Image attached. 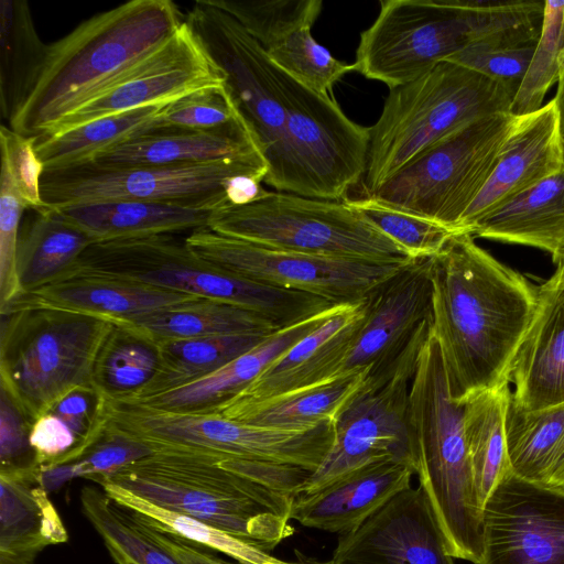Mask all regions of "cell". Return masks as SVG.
<instances>
[{"mask_svg": "<svg viewBox=\"0 0 564 564\" xmlns=\"http://www.w3.org/2000/svg\"><path fill=\"white\" fill-rule=\"evenodd\" d=\"M269 335L246 333L160 343L155 375L135 398L129 400L159 395L202 379L249 351Z\"/></svg>", "mask_w": 564, "mask_h": 564, "instance_id": "obj_37", "label": "cell"}, {"mask_svg": "<svg viewBox=\"0 0 564 564\" xmlns=\"http://www.w3.org/2000/svg\"><path fill=\"white\" fill-rule=\"evenodd\" d=\"M36 137H25L1 124V164L6 165L14 187L28 209L44 207L40 181L44 166L35 150Z\"/></svg>", "mask_w": 564, "mask_h": 564, "instance_id": "obj_48", "label": "cell"}, {"mask_svg": "<svg viewBox=\"0 0 564 564\" xmlns=\"http://www.w3.org/2000/svg\"><path fill=\"white\" fill-rule=\"evenodd\" d=\"M33 423L0 389V470L39 466L30 443Z\"/></svg>", "mask_w": 564, "mask_h": 564, "instance_id": "obj_50", "label": "cell"}, {"mask_svg": "<svg viewBox=\"0 0 564 564\" xmlns=\"http://www.w3.org/2000/svg\"><path fill=\"white\" fill-rule=\"evenodd\" d=\"M411 465L454 558L481 560V507L474 487L464 406L449 394L438 344L431 333L416 360L406 413Z\"/></svg>", "mask_w": 564, "mask_h": 564, "instance_id": "obj_4", "label": "cell"}, {"mask_svg": "<svg viewBox=\"0 0 564 564\" xmlns=\"http://www.w3.org/2000/svg\"><path fill=\"white\" fill-rule=\"evenodd\" d=\"M118 506L144 525L234 558L238 564H300L285 562L210 523L148 501L115 484H98Z\"/></svg>", "mask_w": 564, "mask_h": 564, "instance_id": "obj_38", "label": "cell"}, {"mask_svg": "<svg viewBox=\"0 0 564 564\" xmlns=\"http://www.w3.org/2000/svg\"><path fill=\"white\" fill-rule=\"evenodd\" d=\"M346 202L380 231L397 242L411 260L437 254L459 231L440 223L390 207L372 196Z\"/></svg>", "mask_w": 564, "mask_h": 564, "instance_id": "obj_44", "label": "cell"}, {"mask_svg": "<svg viewBox=\"0 0 564 564\" xmlns=\"http://www.w3.org/2000/svg\"><path fill=\"white\" fill-rule=\"evenodd\" d=\"M289 119L264 183L278 192L343 200L364 177L369 128L350 120L329 96L288 75Z\"/></svg>", "mask_w": 564, "mask_h": 564, "instance_id": "obj_13", "label": "cell"}, {"mask_svg": "<svg viewBox=\"0 0 564 564\" xmlns=\"http://www.w3.org/2000/svg\"><path fill=\"white\" fill-rule=\"evenodd\" d=\"M48 52L24 0L0 1V112L10 122L23 107L44 68Z\"/></svg>", "mask_w": 564, "mask_h": 564, "instance_id": "obj_35", "label": "cell"}, {"mask_svg": "<svg viewBox=\"0 0 564 564\" xmlns=\"http://www.w3.org/2000/svg\"><path fill=\"white\" fill-rule=\"evenodd\" d=\"M510 398V388L505 386L475 392L462 402L474 487L481 509L510 470L505 427Z\"/></svg>", "mask_w": 564, "mask_h": 564, "instance_id": "obj_36", "label": "cell"}, {"mask_svg": "<svg viewBox=\"0 0 564 564\" xmlns=\"http://www.w3.org/2000/svg\"><path fill=\"white\" fill-rule=\"evenodd\" d=\"M543 8L544 1L381 0L352 65L392 89L469 47L536 43Z\"/></svg>", "mask_w": 564, "mask_h": 564, "instance_id": "obj_2", "label": "cell"}, {"mask_svg": "<svg viewBox=\"0 0 564 564\" xmlns=\"http://www.w3.org/2000/svg\"><path fill=\"white\" fill-rule=\"evenodd\" d=\"M259 152L191 165L104 166L91 161L44 170L40 181L45 207L132 199L210 210L229 205L228 188L238 176L265 178Z\"/></svg>", "mask_w": 564, "mask_h": 564, "instance_id": "obj_12", "label": "cell"}, {"mask_svg": "<svg viewBox=\"0 0 564 564\" xmlns=\"http://www.w3.org/2000/svg\"><path fill=\"white\" fill-rule=\"evenodd\" d=\"M478 564H564V489L511 469L481 509Z\"/></svg>", "mask_w": 564, "mask_h": 564, "instance_id": "obj_18", "label": "cell"}, {"mask_svg": "<svg viewBox=\"0 0 564 564\" xmlns=\"http://www.w3.org/2000/svg\"><path fill=\"white\" fill-rule=\"evenodd\" d=\"M67 540L41 467L0 470V555L34 562L45 547Z\"/></svg>", "mask_w": 564, "mask_h": 564, "instance_id": "obj_28", "label": "cell"}, {"mask_svg": "<svg viewBox=\"0 0 564 564\" xmlns=\"http://www.w3.org/2000/svg\"><path fill=\"white\" fill-rule=\"evenodd\" d=\"M185 241L196 256L232 274L316 295L335 304L360 303L376 285L404 265H379L275 250L209 229L193 231Z\"/></svg>", "mask_w": 564, "mask_h": 564, "instance_id": "obj_15", "label": "cell"}, {"mask_svg": "<svg viewBox=\"0 0 564 564\" xmlns=\"http://www.w3.org/2000/svg\"><path fill=\"white\" fill-rule=\"evenodd\" d=\"M20 228L18 273L22 294L66 278L94 241L54 208L28 209Z\"/></svg>", "mask_w": 564, "mask_h": 564, "instance_id": "obj_33", "label": "cell"}, {"mask_svg": "<svg viewBox=\"0 0 564 564\" xmlns=\"http://www.w3.org/2000/svg\"><path fill=\"white\" fill-rule=\"evenodd\" d=\"M362 303L364 322L339 376L366 372L365 383L378 387L431 332L430 258L402 265L376 285Z\"/></svg>", "mask_w": 564, "mask_h": 564, "instance_id": "obj_17", "label": "cell"}, {"mask_svg": "<svg viewBox=\"0 0 564 564\" xmlns=\"http://www.w3.org/2000/svg\"><path fill=\"white\" fill-rule=\"evenodd\" d=\"M0 564H34L31 561L17 560L9 556L0 555Z\"/></svg>", "mask_w": 564, "mask_h": 564, "instance_id": "obj_55", "label": "cell"}, {"mask_svg": "<svg viewBox=\"0 0 564 564\" xmlns=\"http://www.w3.org/2000/svg\"><path fill=\"white\" fill-rule=\"evenodd\" d=\"M156 344L230 334H271L278 328L267 318L232 304L196 297L124 321Z\"/></svg>", "mask_w": 564, "mask_h": 564, "instance_id": "obj_34", "label": "cell"}, {"mask_svg": "<svg viewBox=\"0 0 564 564\" xmlns=\"http://www.w3.org/2000/svg\"><path fill=\"white\" fill-rule=\"evenodd\" d=\"M234 17L280 68L308 88L329 95L334 85L355 72L335 58L312 34L322 0H212Z\"/></svg>", "mask_w": 564, "mask_h": 564, "instance_id": "obj_20", "label": "cell"}, {"mask_svg": "<svg viewBox=\"0 0 564 564\" xmlns=\"http://www.w3.org/2000/svg\"><path fill=\"white\" fill-rule=\"evenodd\" d=\"M30 443L41 468L75 459L79 447L74 432L53 413L44 414L33 423Z\"/></svg>", "mask_w": 564, "mask_h": 564, "instance_id": "obj_51", "label": "cell"}, {"mask_svg": "<svg viewBox=\"0 0 564 564\" xmlns=\"http://www.w3.org/2000/svg\"><path fill=\"white\" fill-rule=\"evenodd\" d=\"M104 399L107 427L152 452H183L219 462L259 460L312 474L333 442L328 423L308 430H280L241 423L217 413L167 411L132 400Z\"/></svg>", "mask_w": 564, "mask_h": 564, "instance_id": "obj_10", "label": "cell"}, {"mask_svg": "<svg viewBox=\"0 0 564 564\" xmlns=\"http://www.w3.org/2000/svg\"><path fill=\"white\" fill-rule=\"evenodd\" d=\"M346 305L350 304L336 305L297 324L275 330L249 351L202 379L159 395L132 401L167 411L208 413L241 392L297 341Z\"/></svg>", "mask_w": 564, "mask_h": 564, "instance_id": "obj_27", "label": "cell"}, {"mask_svg": "<svg viewBox=\"0 0 564 564\" xmlns=\"http://www.w3.org/2000/svg\"><path fill=\"white\" fill-rule=\"evenodd\" d=\"M536 43L511 47H469L448 57L452 62L501 83L517 93L533 56Z\"/></svg>", "mask_w": 564, "mask_h": 564, "instance_id": "obj_49", "label": "cell"}, {"mask_svg": "<svg viewBox=\"0 0 564 564\" xmlns=\"http://www.w3.org/2000/svg\"><path fill=\"white\" fill-rule=\"evenodd\" d=\"M209 230L270 249L379 265L412 261L346 199L325 200L284 192L212 212Z\"/></svg>", "mask_w": 564, "mask_h": 564, "instance_id": "obj_9", "label": "cell"}, {"mask_svg": "<svg viewBox=\"0 0 564 564\" xmlns=\"http://www.w3.org/2000/svg\"><path fill=\"white\" fill-rule=\"evenodd\" d=\"M432 334L451 398L509 386L538 307V288L479 247L454 235L430 258Z\"/></svg>", "mask_w": 564, "mask_h": 564, "instance_id": "obj_1", "label": "cell"}, {"mask_svg": "<svg viewBox=\"0 0 564 564\" xmlns=\"http://www.w3.org/2000/svg\"><path fill=\"white\" fill-rule=\"evenodd\" d=\"M134 520L148 536L170 552L183 564H232L206 551H202L197 545H194L188 541L166 535L144 525L135 518Z\"/></svg>", "mask_w": 564, "mask_h": 564, "instance_id": "obj_52", "label": "cell"}, {"mask_svg": "<svg viewBox=\"0 0 564 564\" xmlns=\"http://www.w3.org/2000/svg\"><path fill=\"white\" fill-rule=\"evenodd\" d=\"M115 325L46 308L1 315V389L34 423L69 392L94 388L95 362Z\"/></svg>", "mask_w": 564, "mask_h": 564, "instance_id": "obj_8", "label": "cell"}, {"mask_svg": "<svg viewBox=\"0 0 564 564\" xmlns=\"http://www.w3.org/2000/svg\"><path fill=\"white\" fill-rule=\"evenodd\" d=\"M505 427L511 471L525 480L546 484L564 436V403L525 411L510 398Z\"/></svg>", "mask_w": 564, "mask_h": 564, "instance_id": "obj_40", "label": "cell"}, {"mask_svg": "<svg viewBox=\"0 0 564 564\" xmlns=\"http://www.w3.org/2000/svg\"><path fill=\"white\" fill-rule=\"evenodd\" d=\"M520 119L499 112L470 122L425 149L370 196L462 232L463 215L490 178Z\"/></svg>", "mask_w": 564, "mask_h": 564, "instance_id": "obj_11", "label": "cell"}, {"mask_svg": "<svg viewBox=\"0 0 564 564\" xmlns=\"http://www.w3.org/2000/svg\"><path fill=\"white\" fill-rule=\"evenodd\" d=\"M159 361L156 343L130 327L115 325L97 356L94 388L106 399H133L153 378Z\"/></svg>", "mask_w": 564, "mask_h": 564, "instance_id": "obj_41", "label": "cell"}, {"mask_svg": "<svg viewBox=\"0 0 564 564\" xmlns=\"http://www.w3.org/2000/svg\"><path fill=\"white\" fill-rule=\"evenodd\" d=\"M297 558H299L300 564H330L329 561L328 562H318V561H315L312 558H307L306 556H304L302 554H299Z\"/></svg>", "mask_w": 564, "mask_h": 564, "instance_id": "obj_56", "label": "cell"}, {"mask_svg": "<svg viewBox=\"0 0 564 564\" xmlns=\"http://www.w3.org/2000/svg\"><path fill=\"white\" fill-rule=\"evenodd\" d=\"M82 511L101 536L113 561L132 564H183L148 536L132 514L113 502L102 489L85 486L80 491Z\"/></svg>", "mask_w": 564, "mask_h": 564, "instance_id": "obj_42", "label": "cell"}, {"mask_svg": "<svg viewBox=\"0 0 564 564\" xmlns=\"http://www.w3.org/2000/svg\"><path fill=\"white\" fill-rule=\"evenodd\" d=\"M564 170V144L555 99L522 116L490 178L463 215L458 229L469 232L481 219L520 194Z\"/></svg>", "mask_w": 564, "mask_h": 564, "instance_id": "obj_22", "label": "cell"}, {"mask_svg": "<svg viewBox=\"0 0 564 564\" xmlns=\"http://www.w3.org/2000/svg\"><path fill=\"white\" fill-rule=\"evenodd\" d=\"M163 105L148 106L100 118L64 133L36 138L35 150L44 170L91 161L99 153L154 130Z\"/></svg>", "mask_w": 564, "mask_h": 564, "instance_id": "obj_39", "label": "cell"}, {"mask_svg": "<svg viewBox=\"0 0 564 564\" xmlns=\"http://www.w3.org/2000/svg\"><path fill=\"white\" fill-rule=\"evenodd\" d=\"M152 453L145 445L107 427L104 435L76 459L41 468L42 481L48 492L55 491L75 478L93 480Z\"/></svg>", "mask_w": 564, "mask_h": 564, "instance_id": "obj_45", "label": "cell"}, {"mask_svg": "<svg viewBox=\"0 0 564 564\" xmlns=\"http://www.w3.org/2000/svg\"><path fill=\"white\" fill-rule=\"evenodd\" d=\"M0 311L22 295L18 273L20 223L28 207L6 165L0 175Z\"/></svg>", "mask_w": 564, "mask_h": 564, "instance_id": "obj_47", "label": "cell"}, {"mask_svg": "<svg viewBox=\"0 0 564 564\" xmlns=\"http://www.w3.org/2000/svg\"><path fill=\"white\" fill-rule=\"evenodd\" d=\"M73 273L127 280L226 302L267 318L278 329L339 305L316 295L274 288L225 271L196 256L185 238L176 235L93 243L68 275Z\"/></svg>", "mask_w": 564, "mask_h": 564, "instance_id": "obj_6", "label": "cell"}, {"mask_svg": "<svg viewBox=\"0 0 564 564\" xmlns=\"http://www.w3.org/2000/svg\"><path fill=\"white\" fill-rule=\"evenodd\" d=\"M237 119L223 84L199 89L166 104L155 119L154 130H208Z\"/></svg>", "mask_w": 564, "mask_h": 564, "instance_id": "obj_46", "label": "cell"}, {"mask_svg": "<svg viewBox=\"0 0 564 564\" xmlns=\"http://www.w3.org/2000/svg\"><path fill=\"white\" fill-rule=\"evenodd\" d=\"M474 237L533 247L564 261V170L478 221Z\"/></svg>", "mask_w": 564, "mask_h": 564, "instance_id": "obj_31", "label": "cell"}, {"mask_svg": "<svg viewBox=\"0 0 564 564\" xmlns=\"http://www.w3.org/2000/svg\"><path fill=\"white\" fill-rule=\"evenodd\" d=\"M185 21L221 70L237 117L269 170L280 154L289 119V74L268 57L234 17L212 0L195 1Z\"/></svg>", "mask_w": 564, "mask_h": 564, "instance_id": "obj_14", "label": "cell"}, {"mask_svg": "<svg viewBox=\"0 0 564 564\" xmlns=\"http://www.w3.org/2000/svg\"><path fill=\"white\" fill-rule=\"evenodd\" d=\"M115 562H116L117 564H132V563H130V562H128V561H126V560H121V558L116 560Z\"/></svg>", "mask_w": 564, "mask_h": 564, "instance_id": "obj_57", "label": "cell"}, {"mask_svg": "<svg viewBox=\"0 0 564 564\" xmlns=\"http://www.w3.org/2000/svg\"><path fill=\"white\" fill-rule=\"evenodd\" d=\"M184 21L171 0H131L83 21L48 44L37 84L9 128L45 135L160 48Z\"/></svg>", "mask_w": 564, "mask_h": 564, "instance_id": "obj_3", "label": "cell"}, {"mask_svg": "<svg viewBox=\"0 0 564 564\" xmlns=\"http://www.w3.org/2000/svg\"><path fill=\"white\" fill-rule=\"evenodd\" d=\"M514 95L508 86L452 62L390 89L380 117L369 127L366 196L441 139L480 118L509 112Z\"/></svg>", "mask_w": 564, "mask_h": 564, "instance_id": "obj_7", "label": "cell"}, {"mask_svg": "<svg viewBox=\"0 0 564 564\" xmlns=\"http://www.w3.org/2000/svg\"><path fill=\"white\" fill-rule=\"evenodd\" d=\"M253 152L258 150L237 119L208 130L150 131L109 148L91 162L104 166L191 165Z\"/></svg>", "mask_w": 564, "mask_h": 564, "instance_id": "obj_29", "label": "cell"}, {"mask_svg": "<svg viewBox=\"0 0 564 564\" xmlns=\"http://www.w3.org/2000/svg\"><path fill=\"white\" fill-rule=\"evenodd\" d=\"M413 475L406 462L371 463L313 494L295 496L290 518L303 527L328 533L351 532L392 497L411 487Z\"/></svg>", "mask_w": 564, "mask_h": 564, "instance_id": "obj_25", "label": "cell"}, {"mask_svg": "<svg viewBox=\"0 0 564 564\" xmlns=\"http://www.w3.org/2000/svg\"><path fill=\"white\" fill-rule=\"evenodd\" d=\"M54 209L94 243L207 229L212 214L210 210L132 199Z\"/></svg>", "mask_w": 564, "mask_h": 564, "instance_id": "obj_30", "label": "cell"}, {"mask_svg": "<svg viewBox=\"0 0 564 564\" xmlns=\"http://www.w3.org/2000/svg\"><path fill=\"white\" fill-rule=\"evenodd\" d=\"M330 564H455L419 486L392 497L351 532L338 535Z\"/></svg>", "mask_w": 564, "mask_h": 564, "instance_id": "obj_21", "label": "cell"}, {"mask_svg": "<svg viewBox=\"0 0 564 564\" xmlns=\"http://www.w3.org/2000/svg\"><path fill=\"white\" fill-rule=\"evenodd\" d=\"M224 84L186 21L154 53L41 137L64 133L87 122L134 109L172 102L191 93Z\"/></svg>", "mask_w": 564, "mask_h": 564, "instance_id": "obj_19", "label": "cell"}, {"mask_svg": "<svg viewBox=\"0 0 564 564\" xmlns=\"http://www.w3.org/2000/svg\"><path fill=\"white\" fill-rule=\"evenodd\" d=\"M564 48V1H544L540 36L509 112L530 115L542 107L550 87L557 82L560 55Z\"/></svg>", "mask_w": 564, "mask_h": 564, "instance_id": "obj_43", "label": "cell"}, {"mask_svg": "<svg viewBox=\"0 0 564 564\" xmlns=\"http://www.w3.org/2000/svg\"><path fill=\"white\" fill-rule=\"evenodd\" d=\"M554 99H555L557 111H558L560 128H561L563 144H564V48L560 55L557 91H556Z\"/></svg>", "mask_w": 564, "mask_h": 564, "instance_id": "obj_54", "label": "cell"}, {"mask_svg": "<svg viewBox=\"0 0 564 564\" xmlns=\"http://www.w3.org/2000/svg\"><path fill=\"white\" fill-rule=\"evenodd\" d=\"M425 340L402 357L383 384L369 387L364 380L336 416L332 447L321 466L308 475L299 495L313 494L375 462L394 459L411 465L405 413L416 360Z\"/></svg>", "mask_w": 564, "mask_h": 564, "instance_id": "obj_16", "label": "cell"}, {"mask_svg": "<svg viewBox=\"0 0 564 564\" xmlns=\"http://www.w3.org/2000/svg\"><path fill=\"white\" fill-rule=\"evenodd\" d=\"M218 462L183 452H153L91 481L115 484L270 553L294 533L290 524L294 497L230 471Z\"/></svg>", "mask_w": 564, "mask_h": 564, "instance_id": "obj_5", "label": "cell"}, {"mask_svg": "<svg viewBox=\"0 0 564 564\" xmlns=\"http://www.w3.org/2000/svg\"><path fill=\"white\" fill-rule=\"evenodd\" d=\"M196 299L143 283L85 273H73L57 282L24 293L1 315L20 310L66 311L108 319L116 325L173 304Z\"/></svg>", "mask_w": 564, "mask_h": 564, "instance_id": "obj_26", "label": "cell"}, {"mask_svg": "<svg viewBox=\"0 0 564 564\" xmlns=\"http://www.w3.org/2000/svg\"><path fill=\"white\" fill-rule=\"evenodd\" d=\"M366 372L345 373L308 388L262 401L220 404L217 413L241 423L280 430H308L334 422L340 410L364 384Z\"/></svg>", "mask_w": 564, "mask_h": 564, "instance_id": "obj_32", "label": "cell"}, {"mask_svg": "<svg viewBox=\"0 0 564 564\" xmlns=\"http://www.w3.org/2000/svg\"><path fill=\"white\" fill-rule=\"evenodd\" d=\"M546 485L564 489V436L556 451Z\"/></svg>", "mask_w": 564, "mask_h": 564, "instance_id": "obj_53", "label": "cell"}, {"mask_svg": "<svg viewBox=\"0 0 564 564\" xmlns=\"http://www.w3.org/2000/svg\"><path fill=\"white\" fill-rule=\"evenodd\" d=\"M362 301L330 316L221 404L262 401L339 377L364 322Z\"/></svg>", "mask_w": 564, "mask_h": 564, "instance_id": "obj_23", "label": "cell"}, {"mask_svg": "<svg viewBox=\"0 0 564 564\" xmlns=\"http://www.w3.org/2000/svg\"><path fill=\"white\" fill-rule=\"evenodd\" d=\"M511 400L525 411L564 403V261L538 286V307L516 357Z\"/></svg>", "mask_w": 564, "mask_h": 564, "instance_id": "obj_24", "label": "cell"}]
</instances>
